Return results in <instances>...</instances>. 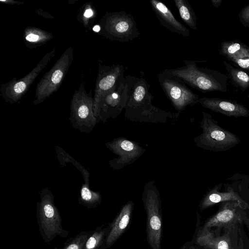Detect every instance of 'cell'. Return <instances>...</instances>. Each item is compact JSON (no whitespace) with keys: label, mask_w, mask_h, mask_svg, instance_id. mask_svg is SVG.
<instances>
[{"label":"cell","mask_w":249,"mask_h":249,"mask_svg":"<svg viewBox=\"0 0 249 249\" xmlns=\"http://www.w3.org/2000/svg\"><path fill=\"white\" fill-rule=\"evenodd\" d=\"M128 83L129 95L124 116L132 122L165 124L180 115L167 111L152 104L153 96L149 92L150 85L143 77L130 75L125 76Z\"/></svg>","instance_id":"1"},{"label":"cell","mask_w":249,"mask_h":249,"mask_svg":"<svg viewBox=\"0 0 249 249\" xmlns=\"http://www.w3.org/2000/svg\"><path fill=\"white\" fill-rule=\"evenodd\" d=\"M207 62L183 60L184 66L162 71L179 77L186 85L199 91L227 92V75L217 70L201 68L197 65V63Z\"/></svg>","instance_id":"2"},{"label":"cell","mask_w":249,"mask_h":249,"mask_svg":"<svg viewBox=\"0 0 249 249\" xmlns=\"http://www.w3.org/2000/svg\"><path fill=\"white\" fill-rule=\"evenodd\" d=\"M37 203L36 216L40 235L46 243L52 242L56 236L67 237L69 231L62 227V218L54 203V196L47 188L40 193Z\"/></svg>","instance_id":"3"},{"label":"cell","mask_w":249,"mask_h":249,"mask_svg":"<svg viewBox=\"0 0 249 249\" xmlns=\"http://www.w3.org/2000/svg\"><path fill=\"white\" fill-rule=\"evenodd\" d=\"M200 122L202 133L194 139L196 146L203 150L213 152L231 149L240 142L238 136L222 128L209 113L202 112Z\"/></svg>","instance_id":"4"},{"label":"cell","mask_w":249,"mask_h":249,"mask_svg":"<svg viewBox=\"0 0 249 249\" xmlns=\"http://www.w3.org/2000/svg\"><path fill=\"white\" fill-rule=\"evenodd\" d=\"M157 78L162 90L178 114L187 107L198 104L199 96L179 77L162 71L157 74Z\"/></svg>","instance_id":"5"},{"label":"cell","mask_w":249,"mask_h":249,"mask_svg":"<svg viewBox=\"0 0 249 249\" xmlns=\"http://www.w3.org/2000/svg\"><path fill=\"white\" fill-rule=\"evenodd\" d=\"M147 215V231L152 249H160L161 221L160 214V199L154 180L145 183L142 192Z\"/></svg>","instance_id":"6"},{"label":"cell","mask_w":249,"mask_h":249,"mask_svg":"<svg viewBox=\"0 0 249 249\" xmlns=\"http://www.w3.org/2000/svg\"><path fill=\"white\" fill-rule=\"evenodd\" d=\"M104 24L106 35L121 42H129L141 35L134 17L124 11L107 13Z\"/></svg>","instance_id":"7"},{"label":"cell","mask_w":249,"mask_h":249,"mask_svg":"<svg viewBox=\"0 0 249 249\" xmlns=\"http://www.w3.org/2000/svg\"><path fill=\"white\" fill-rule=\"evenodd\" d=\"M129 95V86L124 76L101 100L97 119L105 123L109 118L115 119L121 114L126 105Z\"/></svg>","instance_id":"8"},{"label":"cell","mask_w":249,"mask_h":249,"mask_svg":"<svg viewBox=\"0 0 249 249\" xmlns=\"http://www.w3.org/2000/svg\"><path fill=\"white\" fill-rule=\"evenodd\" d=\"M72 60V50L69 48L53 68L38 84L34 104L36 105L49 96L58 88Z\"/></svg>","instance_id":"9"},{"label":"cell","mask_w":249,"mask_h":249,"mask_svg":"<svg viewBox=\"0 0 249 249\" xmlns=\"http://www.w3.org/2000/svg\"><path fill=\"white\" fill-rule=\"evenodd\" d=\"M107 147L118 157L109 161L110 167L118 170L132 164L146 151L145 149L124 137H119L106 143Z\"/></svg>","instance_id":"10"},{"label":"cell","mask_w":249,"mask_h":249,"mask_svg":"<svg viewBox=\"0 0 249 249\" xmlns=\"http://www.w3.org/2000/svg\"><path fill=\"white\" fill-rule=\"evenodd\" d=\"M93 101L86 96H75L71 103V122L73 127L81 132H89L98 119L93 110Z\"/></svg>","instance_id":"11"},{"label":"cell","mask_w":249,"mask_h":249,"mask_svg":"<svg viewBox=\"0 0 249 249\" xmlns=\"http://www.w3.org/2000/svg\"><path fill=\"white\" fill-rule=\"evenodd\" d=\"M124 69L122 65L100 67L93 105V110L96 118L101 100L108 91L124 77Z\"/></svg>","instance_id":"12"},{"label":"cell","mask_w":249,"mask_h":249,"mask_svg":"<svg viewBox=\"0 0 249 249\" xmlns=\"http://www.w3.org/2000/svg\"><path fill=\"white\" fill-rule=\"evenodd\" d=\"M219 211L210 218L204 226L203 229L212 227L231 229L242 220L241 203L237 201L223 202Z\"/></svg>","instance_id":"13"},{"label":"cell","mask_w":249,"mask_h":249,"mask_svg":"<svg viewBox=\"0 0 249 249\" xmlns=\"http://www.w3.org/2000/svg\"><path fill=\"white\" fill-rule=\"evenodd\" d=\"M202 107L229 117H249V110L242 104L218 98L203 97L198 101Z\"/></svg>","instance_id":"14"},{"label":"cell","mask_w":249,"mask_h":249,"mask_svg":"<svg viewBox=\"0 0 249 249\" xmlns=\"http://www.w3.org/2000/svg\"><path fill=\"white\" fill-rule=\"evenodd\" d=\"M150 2L158 20L164 28L182 36H189V30L175 17L165 4L158 0H150Z\"/></svg>","instance_id":"15"},{"label":"cell","mask_w":249,"mask_h":249,"mask_svg":"<svg viewBox=\"0 0 249 249\" xmlns=\"http://www.w3.org/2000/svg\"><path fill=\"white\" fill-rule=\"evenodd\" d=\"M53 52L46 54L36 67L27 75L6 88L5 94L11 102H16L27 89L51 58Z\"/></svg>","instance_id":"16"},{"label":"cell","mask_w":249,"mask_h":249,"mask_svg":"<svg viewBox=\"0 0 249 249\" xmlns=\"http://www.w3.org/2000/svg\"><path fill=\"white\" fill-rule=\"evenodd\" d=\"M228 201H237L249 210V205L236 192L229 187L227 191H220V184L214 186L208 191L202 199L200 207L204 209L217 203Z\"/></svg>","instance_id":"17"},{"label":"cell","mask_w":249,"mask_h":249,"mask_svg":"<svg viewBox=\"0 0 249 249\" xmlns=\"http://www.w3.org/2000/svg\"><path fill=\"white\" fill-rule=\"evenodd\" d=\"M133 204L128 201L122 209L111 226L106 239V246H110L123 233L130 221Z\"/></svg>","instance_id":"18"},{"label":"cell","mask_w":249,"mask_h":249,"mask_svg":"<svg viewBox=\"0 0 249 249\" xmlns=\"http://www.w3.org/2000/svg\"><path fill=\"white\" fill-rule=\"evenodd\" d=\"M196 241L206 249H232L229 233L216 236L209 229H203L198 233Z\"/></svg>","instance_id":"19"},{"label":"cell","mask_w":249,"mask_h":249,"mask_svg":"<svg viewBox=\"0 0 249 249\" xmlns=\"http://www.w3.org/2000/svg\"><path fill=\"white\" fill-rule=\"evenodd\" d=\"M219 53L229 60L249 57V47L239 40L225 41L221 44Z\"/></svg>","instance_id":"20"},{"label":"cell","mask_w":249,"mask_h":249,"mask_svg":"<svg viewBox=\"0 0 249 249\" xmlns=\"http://www.w3.org/2000/svg\"><path fill=\"white\" fill-rule=\"evenodd\" d=\"M227 72L233 84L244 91L249 88V75L245 71L235 68L229 63L223 61Z\"/></svg>","instance_id":"21"},{"label":"cell","mask_w":249,"mask_h":249,"mask_svg":"<svg viewBox=\"0 0 249 249\" xmlns=\"http://www.w3.org/2000/svg\"><path fill=\"white\" fill-rule=\"evenodd\" d=\"M182 20L191 29L196 30L197 18L196 15L187 0H174Z\"/></svg>","instance_id":"22"},{"label":"cell","mask_w":249,"mask_h":249,"mask_svg":"<svg viewBox=\"0 0 249 249\" xmlns=\"http://www.w3.org/2000/svg\"><path fill=\"white\" fill-rule=\"evenodd\" d=\"M89 181H85L80 190V197L78 199L79 203L87 208L96 207L101 201L100 193L91 191L89 187Z\"/></svg>","instance_id":"23"},{"label":"cell","mask_w":249,"mask_h":249,"mask_svg":"<svg viewBox=\"0 0 249 249\" xmlns=\"http://www.w3.org/2000/svg\"><path fill=\"white\" fill-rule=\"evenodd\" d=\"M106 229L100 227L92 231L85 243L84 249H100L106 237Z\"/></svg>","instance_id":"24"},{"label":"cell","mask_w":249,"mask_h":249,"mask_svg":"<svg viewBox=\"0 0 249 249\" xmlns=\"http://www.w3.org/2000/svg\"><path fill=\"white\" fill-rule=\"evenodd\" d=\"M92 231H84L67 241L61 249H84L86 241Z\"/></svg>","instance_id":"25"},{"label":"cell","mask_w":249,"mask_h":249,"mask_svg":"<svg viewBox=\"0 0 249 249\" xmlns=\"http://www.w3.org/2000/svg\"><path fill=\"white\" fill-rule=\"evenodd\" d=\"M239 18L242 25L249 27V4L244 7L239 13Z\"/></svg>","instance_id":"26"},{"label":"cell","mask_w":249,"mask_h":249,"mask_svg":"<svg viewBox=\"0 0 249 249\" xmlns=\"http://www.w3.org/2000/svg\"><path fill=\"white\" fill-rule=\"evenodd\" d=\"M236 66L249 71V57H245L241 58H232L229 60Z\"/></svg>","instance_id":"27"},{"label":"cell","mask_w":249,"mask_h":249,"mask_svg":"<svg viewBox=\"0 0 249 249\" xmlns=\"http://www.w3.org/2000/svg\"><path fill=\"white\" fill-rule=\"evenodd\" d=\"M39 36L34 34H30L26 37L27 40L30 42H35L38 40Z\"/></svg>","instance_id":"28"},{"label":"cell","mask_w":249,"mask_h":249,"mask_svg":"<svg viewBox=\"0 0 249 249\" xmlns=\"http://www.w3.org/2000/svg\"><path fill=\"white\" fill-rule=\"evenodd\" d=\"M222 0H211L212 4L215 8H219L222 4Z\"/></svg>","instance_id":"29"},{"label":"cell","mask_w":249,"mask_h":249,"mask_svg":"<svg viewBox=\"0 0 249 249\" xmlns=\"http://www.w3.org/2000/svg\"><path fill=\"white\" fill-rule=\"evenodd\" d=\"M93 11L90 9H88L86 10L84 13V16L86 18H89L93 15Z\"/></svg>","instance_id":"30"},{"label":"cell","mask_w":249,"mask_h":249,"mask_svg":"<svg viewBox=\"0 0 249 249\" xmlns=\"http://www.w3.org/2000/svg\"><path fill=\"white\" fill-rule=\"evenodd\" d=\"M243 243L242 239L240 240L238 249H244Z\"/></svg>","instance_id":"31"},{"label":"cell","mask_w":249,"mask_h":249,"mask_svg":"<svg viewBox=\"0 0 249 249\" xmlns=\"http://www.w3.org/2000/svg\"><path fill=\"white\" fill-rule=\"evenodd\" d=\"M93 30L94 31L98 32L100 30V27L98 25H96L93 27Z\"/></svg>","instance_id":"32"}]
</instances>
